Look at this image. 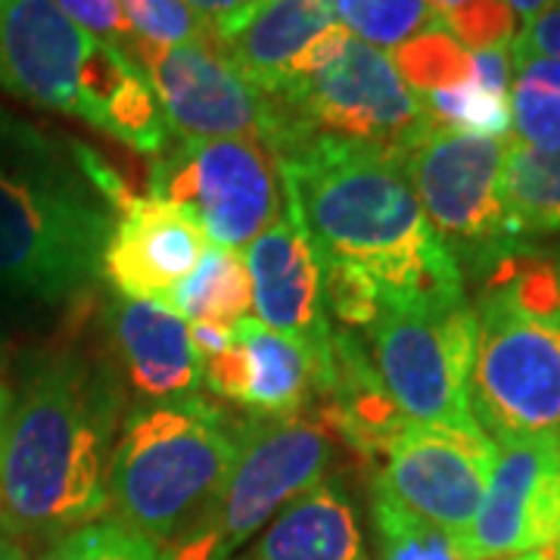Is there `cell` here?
Listing matches in <instances>:
<instances>
[{
    "label": "cell",
    "mask_w": 560,
    "mask_h": 560,
    "mask_svg": "<svg viewBox=\"0 0 560 560\" xmlns=\"http://www.w3.org/2000/svg\"><path fill=\"white\" fill-rule=\"evenodd\" d=\"M268 97L275 109L271 153L305 140H334L408 156L433 131V119L393 57L352 35L337 57Z\"/></svg>",
    "instance_id": "obj_7"
},
{
    "label": "cell",
    "mask_w": 560,
    "mask_h": 560,
    "mask_svg": "<svg viewBox=\"0 0 560 560\" xmlns=\"http://www.w3.org/2000/svg\"><path fill=\"white\" fill-rule=\"evenodd\" d=\"M511 72H514V60H511V47H495V50H480L474 54V81L492 91V94H504L511 88Z\"/></svg>",
    "instance_id": "obj_34"
},
{
    "label": "cell",
    "mask_w": 560,
    "mask_h": 560,
    "mask_svg": "<svg viewBox=\"0 0 560 560\" xmlns=\"http://www.w3.org/2000/svg\"><path fill=\"white\" fill-rule=\"evenodd\" d=\"M526 57L560 60V7H551L523 25V32L511 44V60H526Z\"/></svg>",
    "instance_id": "obj_33"
},
{
    "label": "cell",
    "mask_w": 560,
    "mask_h": 560,
    "mask_svg": "<svg viewBox=\"0 0 560 560\" xmlns=\"http://www.w3.org/2000/svg\"><path fill=\"white\" fill-rule=\"evenodd\" d=\"M60 10L69 16L72 22H79L84 32L97 35L106 44L119 47L121 54L138 47V40L131 35L128 22L121 16L119 0H57Z\"/></svg>",
    "instance_id": "obj_31"
},
{
    "label": "cell",
    "mask_w": 560,
    "mask_h": 560,
    "mask_svg": "<svg viewBox=\"0 0 560 560\" xmlns=\"http://www.w3.org/2000/svg\"><path fill=\"white\" fill-rule=\"evenodd\" d=\"M7 399H10V393L0 386V423H3V411H7Z\"/></svg>",
    "instance_id": "obj_39"
},
{
    "label": "cell",
    "mask_w": 560,
    "mask_h": 560,
    "mask_svg": "<svg viewBox=\"0 0 560 560\" xmlns=\"http://www.w3.org/2000/svg\"><path fill=\"white\" fill-rule=\"evenodd\" d=\"M508 560H555L551 555H541V551H536V555H521V558H508Z\"/></svg>",
    "instance_id": "obj_38"
},
{
    "label": "cell",
    "mask_w": 560,
    "mask_h": 560,
    "mask_svg": "<svg viewBox=\"0 0 560 560\" xmlns=\"http://www.w3.org/2000/svg\"><path fill=\"white\" fill-rule=\"evenodd\" d=\"M470 0H430V7H433V13L440 16V25L442 20L448 16V13H455V10H460V7H467Z\"/></svg>",
    "instance_id": "obj_37"
},
{
    "label": "cell",
    "mask_w": 560,
    "mask_h": 560,
    "mask_svg": "<svg viewBox=\"0 0 560 560\" xmlns=\"http://www.w3.org/2000/svg\"><path fill=\"white\" fill-rule=\"evenodd\" d=\"M337 16L352 38L377 50H399L405 40L440 25L430 0H337Z\"/></svg>",
    "instance_id": "obj_24"
},
{
    "label": "cell",
    "mask_w": 560,
    "mask_h": 560,
    "mask_svg": "<svg viewBox=\"0 0 560 560\" xmlns=\"http://www.w3.org/2000/svg\"><path fill=\"white\" fill-rule=\"evenodd\" d=\"M212 249L194 215L156 197L121 202L113 237L106 243L103 275L128 300L165 302Z\"/></svg>",
    "instance_id": "obj_15"
},
{
    "label": "cell",
    "mask_w": 560,
    "mask_h": 560,
    "mask_svg": "<svg viewBox=\"0 0 560 560\" xmlns=\"http://www.w3.org/2000/svg\"><path fill=\"white\" fill-rule=\"evenodd\" d=\"M442 28L470 54H480L514 44L517 13L508 7V0H470L467 7L448 13L442 20Z\"/></svg>",
    "instance_id": "obj_30"
},
{
    "label": "cell",
    "mask_w": 560,
    "mask_h": 560,
    "mask_svg": "<svg viewBox=\"0 0 560 560\" xmlns=\"http://www.w3.org/2000/svg\"><path fill=\"white\" fill-rule=\"evenodd\" d=\"M420 103L433 125L445 131L477 135V138H508L511 131V97L492 94L474 79L458 88L423 94Z\"/></svg>",
    "instance_id": "obj_27"
},
{
    "label": "cell",
    "mask_w": 560,
    "mask_h": 560,
    "mask_svg": "<svg viewBox=\"0 0 560 560\" xmlns=\"http://www.w3.org/2000/svg\"><path fill=\"white\" fill-rule=\"evenodd\" d=\"M287 212L318 265H346L386 305L467 300L464 271L423 215L405 156L355 143L305 140L275 153Z\"/></svg>",
    "instance_id": "obj_2"
},
{
    "label": "cell",
    "mask_w": 560,
    "mask_h": 560,
    "mask_svg": "<svg viewBox=\"0 0 560 560\" xmlns=\"http://www.w3.org/2000/svg\"><path fill=\"white\" fill-rule=\"evenodd\" d=\"M253 305L265 327L327 352L334 327L324 308V287L315 249L290 212L246 246Z\"/></svg>",
    "instance_id": "obj_16"
},
{
    "label": "cell",
    "mask_w": 560,
    "mask_h": 560,
    "mask_svg": "<svg viewBox=\"0 0 560 560\" xmlns=\"http://www.w3.org/2000/svg\"><path fill=\"white\" fill-rule=\"evenodd\" d=\"M337 20V0H265L219 47L261 94H278L300 75L320 40L340 28Z\"/></svg>",
    "instance_id": "obj_18"
},
{
    "label": "cell",
    "mask_w": 560,
    "mask_h": 560,
    "mask_svg": "<svg viewBox=\"0 0 560 560\" xmlns=\"http://www.w3.org/2000/svg\"><path fill=\"white\" fill-rule=\"evenodd\" d=\"M241 423L200 396L140 405L119 430L109 508L113 523L156 541L178 545L197 529L237 458Z\"/></svg>",
    "instance_id": "obj_6"
},
{
    "label": "cell",
    "mask_w": 560,
    "mask_h": 560,
    "mask_svg": "<svg viewBox=\"0 0 560 560\" xmlns=\"http://www.w3.org/2000/svg\"><path fill=\"white\" fill-rule=\"evenodd\" d=\"M0 560H32L28 558V551H25V545H22L16 536H0Z\"/></svg>",
    "instance_id": "obj_36"
},
{
    "label": "cell",
    "mask_w": 560,
    "mask_h": 560,
    "mask_svg": "<svg viewBox=\"0 0 560 560\" xmlns=\"http://www.w3.org/2000/svg\"><path fill=\"white\" fill-rule=\"evenodd\" d=\"M40 560H168V551L119 523H88L50 541Z\"/></svg>",
    "instance_id": "obj_28"
},
{
    "label": "cell",
    "mask_w": 560,
    "mask_h": 560,
    "mask_svg": "<svg viewBox=\"0 0 560 560\" xmlns=\"http://www.w3.org/2000/svg\"><path fill=\"white\" fill-rule=\"evenodd\" d=\"M501 197L523 241L560 234V150L541 153L511 138Z\"/></svg>",
    "instance_id": "obj_22"
},
{
    "label": "cell",
    "mask_w": 560,
    "mask_h": 560,
    "mask_svg": "<svg viewBox=\"0 0 560 560\" xmlns=\"http://www.w3.org/2000/svg\"><path fill=\"white\" fill-rule=\"evenodd\" d=\"M495 458L499 445L480 427L405 423L381 458L374 486L458 541L480 511Z\"/></svg>",
    "instance_id": "obj_12"
},
{
    "label": "cell",
    "mask_w": 560,
    "mask_h": 560,
    "mask_svg": "<svg viewBox=\"0 0 560 560\" xmlns=\"http://www.w3.org/2000/svg\"><path fill=\"white\" fill-rule=\"evenodd\" d=\"M337 433L320 411L249 418L237 433V458L206 517L168 560H231L302 492L327 480Z\"/></svg>",
    "instance_id": "obj_8"
},
{
    "label": "cell",
    "mask_w": 560,
    "mask_h": 560,
    "mask_svg": "<svg viewBox=\"0 0 560 560\" xmlns=\"http://www.w3.org/2000/svg\"><path fill=\"white\" fill-rule=\"evenodd\" d=\"M106 327L119 349V361L140 405H160L197 396L202 361L190 324L162 302L113 296Z\"/></svg>",
    "instance_id": "obj_17"
},
{
    "label": "cell",
    "mask_w": 560,
    "mask_h": 560,
    "mask_svg": "<svg viewBox=\"0 0 560 560\" xmlns=\"http://www.w3.org/2000/svg\"><path fill=\"white\" fill-rule=\"evenodd\" d=\"M371 526L377 560H464L442 529L405 511L381 486L371 489Z\"/></svg>",
    "instance_id": "obj_25"
},
{
    "label": "cell",
    "mask_w": 560,
    "mask_h": 560,
    "mask_svg": "<svg viewBox=\"0 0 560 560\" xmlns=\"http://www.w3.org/2000/svg\"><path fill=\"white\" fill-rule=\"evenodd\" d=\"M135 57L153 84L178 138H243L271 143L275 109L234 62L221 54L215 40L150 47L138 44Z\"/></svg>",
    "instance_id": "obj_13"
},
{
    "label": "cell",
    "mask_w": 560,
    "mask_h": 560,
    "mask_svg": "<svg viewBox=\"0 0 560 560\" xmlns=\"http://www.w3.org/2000/svg\"><path fill=\"white\" fill-rule=\"evenodd\" d=\"M128 197L94 150L0 109V287L44 302L91 287Z\"/></svg>",
    "instance_id": "obj_3"
},
{
    "label": "cell",
    "mask_w": 560,
    "mask_h": 560,
    "mask_svg": "<svg viewBox=\"0 0 560 560\" xmlns=\"http://www.w3.org/2000/svg\"><path fill=\"white\" fill-rule=\"evenodd\" d=\"M511 138H477L436 128L405 156L423 215L452 259L480 275L523 237L501 197Z\"/></svg>",
    "instance_id": "obj_10"
},
{
    "label": "cell",
    "mask_w": 560,
    "mask_h": 560,
    "mask_svg": "<svg viewBox=\"0 0 560 560\" xmlns=\"http://www.w3.org/2000/svg\"><path fill=\"white\" fill-rule=\"evenodd\" d=\"M558 545H560V541H558Z\"/></svg>",
    "instance_id": "obj_41"
},
{
    "label": "cell",
    "mask_w": 560,
    "mask_h": 560,
    "mask_svg": "<svg viewBox=\"0 0 560 560\" xmlns=\"http://www.w3.org/2000/svg\"><path fill=\"white\" fill-rule=\"evenodd\" d=\"M474 278V418L499 442L560 440V253L521 243Z\"/></svg>",
    "instance_id": "obj_4"
},
{
    "label": "cell",
    "mask_w": 560,
    "mask_h": 560,
    "mask_svg": "<svg viewBox=\"0 0 560 560\" xmlns=\"http://www.w3.org/2000/svg\"><path fill=\"white\" fill-rule=\"evenodd\" d=\"M187 324L234 330L253 305V278L246 256L237 249L212 246L197 271L162 302Z\"/></svg>",
    "instance_id": "obj_21"
},
{
    "label": "cell",
    "mask_w": 560,
    "mask_h": 560,
    "mask_svg": "<svg viewBox=\"0 0 560 560\" xmlns=\"http://www.w3.org/2000/svg\"><path fill=\"white\" fill-rule=\"evenodd\" d=\"M508 7H511V10L523 20V25H526V22H533L536 16H541L545 10L560 7V0H508Z\"/></svg>",
    "instance_id": "obj_35"
},
{
    "label": "cell",
    "mask_w": 560,
    "mask_h": 560,
    "mask_svg": "<svg viewBox=\"0 0 560 560\" xmlns=\"http://www.w3.org/2000/svg\"><path fill=\"white\" fill-rule=\"evenodd\" d=\"M0 91L88 121L143 156L168 147L147 72L69 20L57 0H0Z\"/></svg>",
    "instance_id": "obj_5"
},
{
    "label": "cell",
    "mask_w": 560,
    "mask_h": 560,
    "mask_svg": "<svg viewBox=\"0 0 560 560\" xmlns=\"http://www.w3.org/2000/svg\"><path fill=\"white\" fill-rule=\"evenodd\" d=\"M555 560H560V545H558V558H555Z\"/></svg>",
    "instance_id": "obj_40"
},
{
    "label": "cell",
    "mask_w": 560,
    "mask_h": 560,
    "mask_svg": "<svg viewBox=\"0 0 560 560\" xmlns=\"http://www.w3.org/2000/svg\"><path fill=\"white\" fill-rule=\"evenodd\" d=\"M231 560H368L355 504L324 480L293 499Z\"/></svg>",
    "instance_id": "obj_20"
},
{
    "label": "cell",
    "mask_w": 560,
    "mask_h": 560,
    "mask_svg": "<svg viewBox=\"0 0 560 560\" xmlns=\"http://www.w3.org/2000/svg\"><path fill=\"white\" fill-rule=\"evenodd\" d=\"M511 128L521 147L541 153L560 150V60H514Z\"/></svg>",
    "instance_id": "obj_23"
},
{
    "label": "cell",
    "mask_w": 560,
    "mask_h": 560,
    "mask_svg": "<svg viewBox=\"0 0 560 560\" xmlns=\"http://www.w3.org/2000/svg\"><path fill=\"white\" fill-rule=\"evenodd\" d=\"M121 386L109 361L57 346L28 361L0 423V526L60 539L109 508Z\"/></svg>",
    "instance_id": "obj_1"
},
{
    "label": "cell",
    "mask_w": 560,
    "mask_h": 560,
    "mask_svg": "<svg viewBox=\"0 0 560 560\" xmlns=\"http://www.w3.org/2000/svg\"><path fill=\"white\" fill-rule=\"evenodd\" d=\"M119 7L138 44L178 47L212 40L187 0H119Z\"/></svg>",
    "instance_id": "obj_29"
},
{
    "label": "cell",
    "mask_w": 560,
    "mask_h": 560,
    "mask_svg": "<svg viewBox=\"0 0 560 560\" xmlns=\"http://www.w3.org/2000/svg\"><path fill=\"white\" fill-rule=\"evenodd\" d=\"M215 44L237 35L265 0H187Z\"/></svg>",
    "instance_id": "obj_32"
},
{
    "label": "cell",
    "mask_w": 560,
    "mask_h": 560,
    "mask_svg": "<svg viewBox=\"0 0 560 560\" xmlns=\"http://www.w3.org/2000/svg\"><path fill=\"white\" fill-rule=\"evenodd\" d=\"M364 334L368 359L408 423L480 427L470 408L477 359V315L470 302L386 305Z\"/></svg>",
    "instance_id": "obj_9"
},
{
    "label": "cell",
    "mask_w": 560,
    "mask_h": 560,
    "mask_svg": "<svg viewBox=\"0 0 560 560\" xmlns=\"http://www.w3.org/2000/svg\"><path fill=\"white\" fill-rule=\"evenodd\" d=\"M393 62L418 97L445 91V88H458L474 79V54L460 47L442 25L405 40L399 50H393Z\"/></svg>",
    "instance_id": "obj_26"
},
{
    "label": "cell",
    "mask_w": 560,
    "mask_h": 560,
    "mask_svg": "<svg viewBox=\"0 0 560 560\" xmlns=\"http://www.w3.org/2000/svg\"><path fill=\"white\" fill-rule=\"evenodd\" d=\"M150 197L200 221L209 241L237 249L283 215L275 153L243 138H178L150 168Z\"/></svg>",
    "instance_id": "obj_11"
},
{
    "label": "cell",
    "mask_w": 560,
    "mask_h": 560,
    "mask_svg": "<svg viewBox=\"0 0 560 560\" xmlns=\"http://www.w3.org/2000/svg\"><path fill=\"white\" fill-rule=\"evenodd\" d=\"M243 352L241 408L253 418H293L320 399L330 349L318 352L308 342L293 340L265 327L259 318H243L234 327Z\"/></svg>",
    "instance_id": "obj_19"
},
{
    "label": "cell",
    "mask_w": 560,
    "mask_h": 560,
    "mask_svg": "<svg viewBox=\"0 0 560 560\" xmlns=\"http://www.w3.org/2000/svg\"><path fill=\"white\" fill-rule=\"evenodd\" d=\"M560 541V440L499 442V458L470 529L464 560L536 555Z\"/></svg>",
    "instance_id": "obj_14"
}]
</instances>
